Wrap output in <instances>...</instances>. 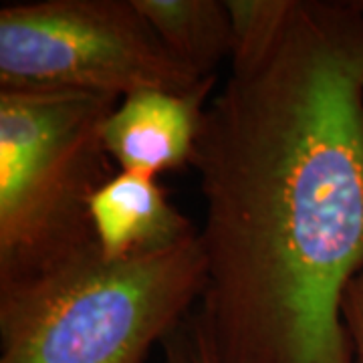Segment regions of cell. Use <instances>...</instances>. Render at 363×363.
Instances as JSON below:
<instances>
[{
	"mask_svg": "<svg viewBox=\"0 0 363 363\" xmlns=\"http://www.w3.org/2000/svg\"><path fill=\"white\" fill-rule=\"evenodd\" d=\"M355 4H357V6L362 9V13H363V0H355Z\"/></svg>",
	"mask_w": 363,
	"mask_h": 363,
	"instance_id": "12",
	"label": "cell"
},
{
	"mask_svg": "<svg viewBox=\"0 0 363 363\" xmlns=\"http://www.w3.org/2000/svg\"><path fill=\"white\" fill-rule=\"evenodd\" d=\"M214 81L178 61L133 0H39L0 11V87L121 99L145 89L194 93Z\"/></svg>",
	"mask_w": 363,
	"mask_h": 363,
	"instance_id": "4",
	"label": "cell"
},
{
	"mask_svg": "<svg viewBox=\"0 0 363 363\" xmlns=\"http://www.w3.org/2000/svg\"><path fill=\"white\" fill-rule=\"evenodd\" d=\"M204 283L200 233L130 259L89 245L0 286V363H143Z\"/></svg>",
	"mask_w": 363,
	"mask_h": 363,
	"instance_id": "2",
	"label": "cell"
},
{
	"mask_svg": "<svg viewBox=\"0 0 363 363\" xmlns=\"http://www.w3.org/2000/svg\"><path fill=\"white\" fill-rule=\"evenodd\" d=\"M117 97L0 87V286L95 245L91 198L109 180Z\"/></svg>",
	"mask_w": 363,
	"mask_h": 363,
	"instance_id": "3",
	"label": "cell"
},
{
	"mask_svg": "<svg viewBox=\"0 0 363 363\" xmlns=\"http://www.w3.org/2000/svg\"><path fill=\"white\" fill-rule=\"evenodd\" d=\"M178 61L200 77H214L224 57H233V25L220 0H133Z\"/></svg>",
	"mask_w": 363,
	"mask_h": 363,
	"instance_id": "7",
	"label": "cell"
},
{
	"mask_svg": "<svg viewBox=\"0 0 363 363\" xmlns=\"http://www.w3.org/2000/svg\"><path fill=\"white\" fill-rule=\"evenodd\" d=\"M343 325L350 339L351 363H363V271L351 281L345 293Z\"/></svg>",
	"mask_w": 363,
	"mask_h": 363,
	"instance_id": "9",
	"label": "cell"
},
{
	"mask_svg": "<svg viewBox=\"0 0 363 363\" xmlns=\"http://www.w3.org/2000/svg\"><path fill=\"white\" fill-rule=\"evenodd\" d=\"M192 329H194V341H196V353H198V363H216L212 351L208 347L206 339L202 337V333L194 327V321H192Z\"/></svg>",
	"mask_w": 363,
	"mask_h": 363,
	"instance_id": "11",
	"label": "cell"
},
{
	"mask_svg": "<svg viewBox=\"0 0 363 363\" xmlns=\"http://www.w3.org/2000/svg\"><path fill=\"white\" fill-rule=\"evenodd\" d=\"M162 347H164L162 363H198L192 317H188L184 323L178 325L168 337L162 341Z\"/></svg>",
	"mask_w": 363,
	"mask_h": 363,
	"instance_id": "10",
	"label": "cell"
},
{
	"mask_svg": "<svg viewBox=\"0 0 363 363\" xmlns=\"http://www.w3.org/2000/svg\"><path fill=\"white\" fill-rule=\"evenodd\" d=\"M202 311L216 363H351L343 301L363 271V13L291 0L208 104Z\"/></svg>",
	"mask_w": 363,
	"mask_h": 363,
	"instance_id": "1",
	"label": "cell"
},
{
	"mask_svg": "<svg viewBox=\"0 0 363 363\" xmlns=\"http://www.w3.org/2000/svg\"><path fill=\"white\" fill-rule=\"evenodd\" d=\"M95 240L107 259L174 247L198 230L174 206L157 176L119 169L91 198Z\"/></svg>",
	"mask_w": 363,
	"mask_h": 363,
	"instance_id": "6",
	"label": "cell"
},
{
	"mask_svg": "<svg viewBox=\"0 0 363 363\" xmlns=\"http://www.w3.org/2000/svg\"><path fill=\"white\" fill-rule=\"evenodd\" d=\"M212 87L194 93L145 89L121 97L104 123L111 162L152 176L192 164Z\"/></svg>",
	"mask_w": 363,
	"mask_h": 363,
	"instance_id": "5",
	"label": "cell"
},
{
	"mask_svg": "<svg viewBox=\"0 0 363 363\" xmlns=\"http://www.w3.org/2000/svg\"><path fill=\"white\" fill-rule=\"evenodd\" d=\"M291 0H228L233 57L255 51L281 26ZM230 57V59H233Z\"/></svg>",
	"mask_w": 363,
	"mask_h": 363,
	"instance_id": "8",
	"label": "cell"
}]
</instances>
